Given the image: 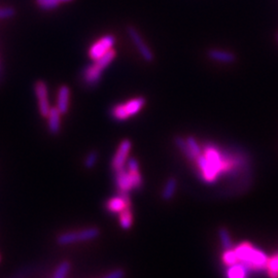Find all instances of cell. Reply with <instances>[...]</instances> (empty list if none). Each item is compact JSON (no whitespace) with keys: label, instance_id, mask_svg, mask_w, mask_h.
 <instances>
[{"label":"cell","instance_id":"15","mask_svg":"<svg viewBox=\"0 0 278 278\" xmlns=\"http://www.w3.org/2000/svg\"><path fill=\"white\" fill-rule=\"evenodd\" d=\"M73 0H35L37 6L43 11H52L60 6L62 3L70 2Z\"/></svg>","mask_w":278,"mask_h":278},{"label":"cell","instance_id":"4","mask_svg":"<svg viewBox=\"0 0 278 278\" xmlns=\"http://www.w3.org/2000/svg\"><path fill=\"white\" fill-rule=\"evenodd\" d=\"M99 236V230L97 228H89L81 231H73L61 234L57 238L59 245H68L79 241H90Z\"/></svg>","mask_w":278,"mask_h":278},{"label":"cell","instance_id":"8","mask_svg":"<svg viewBox=\"0 0 278 278\" xmlns=\"http://www.w3.org/2000/svg\"><path fill=\"white\" fill-rule=\"evenodd\" d=\"M132 142L129 139H124L119 144L116 155L114 156L111 161V167L115 171H118L126 166V163L129 158L130 151H131Z\"/></svg>","mask_w":278,"mask_h":278},{"label":"cell","instance_id":"2","mask_svg":"<svg viewBox=\"0 0 278 278\" xmlns=\"http://www.w3.org/2000/svg\"><path fill=\"white\" fill-rule=\"evenodd\" d=\"M117 52L112 49L101 58L95 60L92 64L87 65L82 71L83 83L89 88L97 86L101 80L103 71L115 60Z\"/></svg>","mask_w":278,"mask_h":278},{"label":"cell","instance_id":"12","mask_svg":"<svg viewBox=\"0 0 278 278\" xmlns=\"http://www.w3.org/2000/svg\"><path fill=\"white\" fill-rule=\"evenodd\" d=\"M61 112L57 107H51L48 119V129L51 134L57 135L61 130Z\"/></svg>","mask_w":278,"mask_h":278},{"label":"cell","instance_id":"21","mask_svg":"<svg viewBox=\"0 0 278 278\" xmlns=\"http://www.w3.org/2000/svg\"><path fill=\"white\" fill-rule=\"evenodd\" d=\"M219 236H220L221 243H222V247H223L224 250L232 248L233 242H232V239H231V236H230V233H229V231L227 229L221 228L220 231H219Z\"/></svg>","mask_w":278,"mask_h":278},{"label":"cell","instance_id":"23","mask_svg":"<svg viewBox=\"0 0 278 278\" xmlns=\"http://www.w3.org/2000/svg\"><path fill=\"white\" fill-rule=\"evenodd\" d=\"M97 160H98V153L93 151V152L89 153L88 156H87V157H86V159H85V166L88 169H91V168H93L95 166V165H96Z\"/></svg>","mask_w":278,"mask_h":278},{"label":"cell","instance_id":"22","mask_svg":"<svg viewBox=\"0 0 278 278\" xmlns=\"http://www.w3.org/2000/svg\"><path fill=\"white\" fill-rule=\"evenodd\" d=\"M69 271H70V264L68 262H62L57 267L53 278H66Z\"/></svg>","mask_w":278,"mask_h":278},{"label":"cell","instance_id":"6","mask_svg":"<svg viewBox=\"0 0 278 278\" xmlns=\"http://www.w3.org/2000/svg\"><path fill=\"white\" fill-rule=\"evenodd\" d=\"M127 33L129 37L131 38L133 43L135 45L136 49L138 50L139 54L145 60L146 62H153L154 60V54L152 50L149 48V46L144 42L141 34L137 31V29L133 26H128L127 27Z\"/></svg>","mask_w":278,"mask_h":278},{"label":"cell","instance_id":"20","mask_svg":"<svg viewBox=\"0 0 278 278\" xmlns=\"http://www.w3.org/2000/svg\"><path fill=\"white\" fill-rule=\"evenodd\" d=\"M187 144L190 150L191 155H192V162H194L196 160L197 157H199L200 155L202 154V149L201 145L198 143V141L196 140V138H194L193 136H189L187 139Z\"/></svg>","mask_w":278,"mask_h":278},{"label":"cell","instance_id":"16","mask_svg":"<svg viewBox=\"0 0 278 278\" xmlns=\"http://www.w3.org/2000/svg\"><path fill=\"white\" fill-rule=\"evenodd\" d=\"M266 271L269 278H278V251L268 258Z\"/></svg>","mask_w":278,"mask_h":278},{"label":"cell","instance_id":"11","mask_svg":"<svg viewBox=\"0 0 278 278\" xmlns=\"http://www.w3.org/2000/svg\"><path fill=\"white\" fill-rule=\"evenodd\" d=\"M69 101H70V89L66 85L60 86L57 95V108L61 115L67 114L69 109Z\"/></svg>","mask_w":278,"mask_h":278},{"label":"cell","instance_id":"17","mask_svg":"<svg viewBox=\"0 0 278 278\" xmlns=\"http://www.w3.org/2000/svg\"><path fill=\"white\" fill-rule=\"evenodd\" d=\"M133 216L131 212V208L127 207L125 209L120 212V225L124 230H129L132 227Z\"/></svg>","mask_w":278,"mask_h":278},{"label":"cell","instance_id":"24","mask_svg":"<svg viewBox=\"0 0 278 278\" xmlns=\"http://www.w3.org/2000/svg\"><path fill=\"white\" fill-rule=\"evenodd\" d=\"M130 172V171H129ZM130 176H131V181L133 189L138 190L142 187V177L139 172H130Z\"/></svg>","mask_w":278,"mask_h":278},{"label":"cell","instance_id":"26","mask_svg":"<svg viewBox=\"0 0 278 278\" xmlns=\"http://www.w3.org/2000/svg\"><path fill=\"white\" fill-rule=\"evenodd\" d=\"M126 165H127V169L130 172H139V164L136 161V159H134V158L128 159Z\"/></svg>","mask_w":278,"mask_h":278},{"label":"cell","instance_id":"10","mask_svg":"<svg viewBox=\"0 0 278 278\" xmlns=\"http://www.w3.org/2000/svg\"><path fill=\"white\" fill-rule=\"evenodd\" d=\"M116 184L119 192L129 193L130 191L133 190L131 176H130V172L126 167L116 171Z\"/></svg>","mask_w":278,"mask_h":278},{"label":"cell","instance_id":"19","mask_svg":"<svg viewBox=\"0 0 278 278\" xmlns=\"http://www.w3.org/2000/svg\"><path fill=\"white\" fill-rule=\"evenodd\" d=\"M209 56L213 60L221 61V62H227V63L233 62V61L235 60V56H234L232 53H228V52L219 51V50L210 51Z\"/></svg>","mask_w":278,"mask_h":278},{"label":"cell","instance_id":"25","mask_svg":"<svg viewBox=\"0 0 278 278\" xmlns=\"http://www.w3.org/2000/svg\"><path fill=\"white\" fill-rule=\"evenodd\" d=\"M16 15L15 8L11 6L0 7V19H10Z\"/></svg>","mask_w":278,"mask_h":278},{"label":"cell","instance_id":"13","mask_svg":"<svg viewBox=\"0 0 278 278\" xmlns=\"http://www.w3.org/2000/svg\"><path fill=\"white\" fill-rule=\"evenodd\" d=\"M247 268L241 263H237L235 265L227 267L225 275L226 278H247Z\"/></svg>","mask_w":278,"mask_h":278},{"label":"cell","instance_id":"1","mask_svg":"<svg viewBox=\"0 0 278 278\" xmlns=\"http://www.w3.org/2000/svg\"><path fill=\"white\" fill-rule=\"evenodd\" d=\"M234 249L239 262L244 265L248 271L255 273L266 271L268 257L263 250L257 248L249 242H241Z\"/></svg>","mask_w":278,"mask_h":278},{"label":"cell","instance_id":"9","mask_svg":"<svg viewBox=\"0 0 278 278\" xmlns=\"http://www.w3.org/2000/svg\"><path fill=\"white\" fill-rule=\"evenodd\" d=\"M106 209L112 213H120L125 208L130 207V196L129 193L119 192V196L110 198L106 202Z\"/></svg>","mask_w":278,"mask_h":278},{"label":"cell","instance_id":"27","mask_svg":"<svg viewBox=\"0 0 278 278\" xmlns=\"http://www.w3.org/2000/svg\"><path fill=\"white\" fill-rule=\"evenodd\" d=\"M124 276H125L124 271L121 270V269H117V270L111 271L110 273H108L103 278H124Z\"/></svg>","mask_w":278,"mask_h":278},{"label":"cell","instance_id":"14","mask_svg":"<svg viewBox=\"0 0 278 278\" xmlns=\"http://www.w3.org/2000/svg\"><path fill=\"white\" fill-rule=\"evenodd\" d=\"M176 188H177V180L174 177H170L166 184H165L164 190L162 192V198L165 200V201H169L174 196L175 192H176Z\"/></svg>","mask_w":278,"mask_h":278},{"label":"cell","instance_id":"18","mask_svg":"<svg viewBox=\"0 0 278 278\" xmlns=\"http://www.w3.org/2000/svg\"><path fill=\"white\" fill-rule=\"evenodd\" d=\"M222 262L226 267H230L232 265H235L239 263V260L235 249H225L222 255Z\"/></svg>","mask_w":278,"mask_h":278},{"label":"cell","instance_id":"7","mask_svg":"<svg viewBox=\"0 0 278 278\" xmlns=\"http://www.w3.org/2000/svg\"><path fill=\"white\" fill-rule=\"evenodd\" d=\"M34 92H35V96L38 103L39 114L43 118H47L51 109L47 84L43 81H37L34 84Z\"/></svg>","mask_w":278,"mask_h":278},{"label":"cell","instance_id":"5","mask_svg":"<svg viewBox=\"0 0 278 278\" xmlns=\"http://www.w3.org/2000/svg\"><path fill=\"white\" fill-rule=\"evenodd\" d=\"M116 43V38L111 34L102 36L96 42H94L92 47L89 50V57L93 61L101 58L103 55H105L107 52L112 50Z\"/></svg>","mask_w":278,"mask_h":278},{"label":"cell","instance_id":"3","mask_svg":"<svg viewBox=\"0 0 278 278\" xmlns=\"http://www.w3.org/2000/svg\"><path fill=\"white\" fill-rule=\"evenodd\" d=\"M145 103L146 101L144 97H136L125 103L117 104L110 109V116L112 119L119 122L126 121L130 117L137 115L143 108Z\"/></svg>","mask_w":278,"mask_h":278}]
</instances>
